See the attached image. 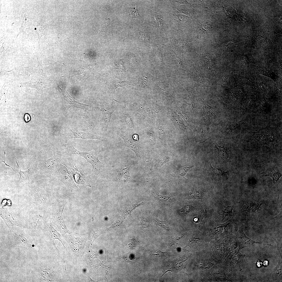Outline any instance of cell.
<instances>
[{
  "instance_id": "1f68e13d",
  "label": "cell",
  "mask_w": 282,
  "mask_h": 282,
  "mask_svg": "<svg viewBox=\"0 0 282 282\" xmlns=\"http://www.w3.org/2000/svg\"><path fill=\"white\" fill-rule=\"evenodd\" d=\"M148 135L149 139L154 144L155 142L154 134L152 131H150L148 132Z\"/></svg>"
},
{
  "instance_id": "ba28073f",
  "label": "cell",
  "mask_w": 282,
  "mask_h": 282,
  "mask_svg": "<svg viewBox=\"0 0 282 282\" xmlns=\"http://www.w3.org/2000/svg\"><path fill=\"white\" fill-rule=\"evenodd\" d=\"M56 82L58 91L67 103L71 106L74 107L81 108L84 110L87 109L88 106L87 105L80 103L75 101L69 95L65 89H62L59 87L57 80Z\"/></svg>"
},
{
  "instance_id": "603a6c76",
  "label": "cell",
  "mask_w": 282,
  "mask_h": 282,
  "mask_svg": "<svg viewBox=\"0 0 282 282\" xmlns=\"http://www.w3.org/2000/svg\"><path fill=\"white\" fill-rule=\"evenodd\" d=\"M193 167V166H185L179 168L177 170V174L178 176L183 177L184 178L186 173Z\"/></svg>"
},
{
  "instance_id": "ac0fdd59",
  "label": "cell",
  "mask_w": 282,
  "mask_h": 282,
  "mask_svg": "<svg viewBox=\"0 0 282 282\" xmlns=\"http://www.w3.org/2000/svg\"><path fill=\"white\" fill-rule=\"evenodd\" d=\"M41 217V215L39 214H34L30 216L29 222L33 233H35L37 224Z\"/></svg>"
},
{
  "instance_id": "8992f818",
  "label": "cell",
  "mask_w": 282,
  "mask_h": 282,
  "mask_svg": "<svg viewBox=\"0 0 282 282\" xmlns=\"http://www.w3.org/2000/svg\"><path fill=\"white\" fill-rule=\"evenodd\" d=\"M57 169V175L60 180L67 185L72 187L75 186L70 174L65 165L61 164H58Z\"/></svg>"
},
{
  "instance_id": "f35d334b",
  "label": "cell",
  "mask_w": 282,
  "mask_h": 282,
  "mask_svg": "<svg viewBox=\"0 0 282 282\" xmlns=\"http://www.w3.org/2000/svg\"><path fill=\"white\" fill-rule=\"evenodd\" d=\"M83 271H84V272H85V271H86V270H85V269H84V270H83Z\"/></svg>"
},
{
  "instance_id": "8d00e7d4",
  "label": "cell",
  "mask_w": 282,
  "mask_h": 282,
  "mask_svg": "<svg viewBox=\"0 0 282 282\" xmlns=\"http://www.w3.org/2000/svg\"><path fill=\"white\" fill-rule=\"evenodd\" d=\"M24 119L25 121L28 122L30 120L31 117L29 114H26L25 115Z\"/></svg>"
},
{
  "instance_id": "9c48e42d",
  "label": "cell",
  "mask_w": 282,
  "mask_h": 282,
  "mask_svg": "<svg viewBox=\"0 0 282 282\" xmlns=\"http://www.w3.org/2000/svg\"><path fill=\"white\" fill-rule=\"evenodd\" d=\"M238 239L239 245L238 251L245 248L251 246L254 244L262 243L255 242L246 236L243 227H241L238 231Z\"/></svg>"
},
{
  "instance_id": "4dcf8cb0",
  "label": "cell",
  "mask_w": 282,
  "mask_h": 282,
  "mask_svg": "<svg viewBox=\"0 0 282 282\" xmlns=\"http://www.w3.org/2000/svg\"><path fill=\"white\" fill-rule=\"evenodd\" d=\"M233 208L231 206L227 207L223 212L224 216H226L228 215H230L232 214Z\"/></svg>"
},
{
  "instance_id": "9a60e30c",
  "label": "cell",
  "mask_w": 282,
  "mask_h": 282,
  "mask_svg": "<svg viewBox=\"0 0 282 282\" xmlns=\"http://www.w3.org/2000/svg\"><path fill=\"white\" fill-rule=\"evenodd\" d=\"M209 173L214 179L220 180L224 179L227 177V173L222 170L213 167L211 165L209 167Z\"/></svg>"
},
{
  "instance_id": "e575fe53",
  "label": "cell",
  "mask_w": 282,
  "mask_h": 282,
  "mask_svg": "<svg viewBox=\"0 0 282 282\" xmlns=\"http://www.w3.org/2000/svg\"><path fill=\"white\" fill-rule=\"evenodd\" d=\"M3 150H4V161H3L2 160V162H3V163H4L5 164V166H6V168H7V167H10V168H12V170H13V171H14V172H16V173H17V172H16V171H15V170H14V169H13V168H12V167H11V166H10L8 164H7V163H6V162H5V155H6V152H5V151H4V149H3Z\"/></svg>"
},
{
  "instance_id": "484cf974",
  "label": "cell",
  "mask_w": 282,
  "mask_h": 282,
  "mask_svg": "<svg viewBox=\"0 0 282 282\" xmlns=\"http://www.w3.org/2000/svg\"><path fill=\"white\" fill-rule=\"evenodd\" d=\"M123 115L127 126L131 128H134L133 123L129 115L125 112L123 113Z\"/></svg>"
},
{
  "instance_id": "5b68a950",
  "label": "cell",
  "mask_w": 282,
  "mask_h": 282,
  "mask_svg": "<svg viewBox=\"0 0 282 282\" xmlns=\"http://www.w3.org/2000/svg\"><path fill=\"white\" fill-rule=\"evenodd\" d=\"M117 134L123 140L124 145L132 150L138 160H140L141 158V152L137 143L123 131H118Z\"/></svg>"
},
{
  "instance_id": "e0dca14e",
  "label": "cell",
  "mask_w": 282,
  "mask_h": 282,
  "mask_svg": "<svg viewBox=\"0 0 282 282\" xmlns=\"http://www.w3.org/2000/svg\"><path fill=\"white\" fill-rule=\"evenodd\" d=\"M34 164L32 163L31 167L28 170L25 171H22L19 167L20 169V171L19 172H17L20 175L19 179V181L21 180H26L28 179L31 176L34 172Z\"/></svg>"
},
{
  "instance_id": "836d02e7",
  "label": "cell",
  "mask_w": 282,
  "mask_h": 282,
  "mask_svg": "<svg viewBox=\"0 0 282 282\" xmlns=\"http://www.w3.org/2000/svg\"><path fill=\"white\" fill-rule=\"evenodd\" d=\"M13 72L14 70H13L10 71H8L4 69H1V75H4L11 74L13 73Z\"/></svg>"
},
{
  "instance_id": "ffe728a7",
  "label": "cell",
  "mask_w": 282,
  "mask_h": 282,
  "mask_svg": "<svg viewBox=\"0 0 282 282\" xmlns=\"http://www.w3.org/2000/svg\"><path fill=\"white\" fill-rule=\"evenodd\" d=\"M270 172H263L261 174L262 176H269L271 177L275 182H277L281 176V174L274 170Z\"/></svg>"
},
{
  "instance_id": "4316f807",
  "label": "cell",
  "mask_w": 282,
  "mask_h": 282,
  "mask_svg": "<svg viewBox=\"0 0 282 282\" xmlns=\"http://www.w3.org/2000/svg\"><path fill=\"white\" fill-rule=\"evenodd\" d=\"M156 195L160 201L164 203H169L171 202L173 198V197L172 195L167 196H164L158 195L157 194Z\"/></svg>"
},
{
  "instance_id": "30bf717a",
  "label": "cell",
  "mask_w": 282,
  "mask_h": 282,
  "mask_svg": "<svg viewBox=\"0 0 282 282\" xmlns=\"http://www.w3.org/2000/svg\"><path fill=\"white\" fill-rule=\"evenodd\" d=\"M101 110L102 113L101 121L102 127L104 131L106 132L110 123L111 116L114 110L111 107L105 104L103 105Z\"/></svg>"
},
{
  "instance_id": "44dd1931",
  "label": "cell",
  "mask_w": 282,
  "mask_h": 282,
  "mask_svg": "<svg viewBox=\"0 0 282 282\" xmlns=\"http://www.w3.org/2000/svg\"><path fill=\"white\" fill-rule=\"evenodd\" d=\"M215 149L221 157L225 160L228 159V154L226 149L218 145H215Z\"/></svg>"
},
{
  "instance_id": "4fadbf2b",
  "label": "cell",
  "mask_w": 282,
  "mask_h": 282,
  "mask_svg": "<svg viewBox=\"0 0 282 282\" xmlns=\"http://www.w3.org/2000/svg\"><path fill=\"white\" fill-rule=\"evenodd\" d=\"M44 231L54 245H55L54 241L55 239H57L61 241L59 234L51 225L46 224Z\"/></svg>"
},
{
  "instance_id": "83f0119b",
  "label": "cell",
  "mask_w": 282,
  "mask_h": 282,
  "mask_svg": "<svg viewBox=\"0 0 282 282\" xmlns=\"http://www.w3.org/2000/svg\"><path fill=\"white\" fill-rule=\"evenodd\" d=\"M158 132L160 137L164 141L166 140V135L163 128L161 126H159L157 128Z\"/></svg>"
},
{
  "instance_id": "2e32d148",
  "label": "cell",
  "mask_w": 282,
  "mask_h": 282,
  "mask_svg": "<svg viewBox=\"0 0 282 282\" xmlns=\"http://www.w3.org/2000/svg\"><path fill=\"white\" fill-rule=\"evenodd\" d=\"M45 191L37 187L35 189L34 196V202L36 204L41 205L45 200Z\"/></svg>"
},
{
  "instance_id": "277c9868",
  "label": "cell",
  "mask_w": 282,
  "mask_h": 282,
  "mask_svg": "<svg viewBox=\"0 0 282 282\" xmlns=\"http://www.w3.org/2000/svg\"><path fill=\"white\" fill-rule=\"evenodd\" d=\"M35 272L37 280L36 281H51L55 276L54 271L49 266L41 262L36 266Z\"/></svg>"
},
{
  "instance_id": "d4e9b609",
  "label": "cell",
  "mask_w": 282,
  "mask_h": 282,
  "mask_svg": "<svg viewBox=\"0 0 282 282\" xmlns=\"http://www.w3.org/2000/svg\"><path fill=\"white\" fill-rule=\"evenodd\" d=\"M170 159L169 156L164 155L161 157L158 160L157 163V166L160 167L164 164L168 162Z\"/></svg>"
},
{
  "instance_id": "d6986e66",
  "label": "cell",
  "mask_w": 282,
  "mask_h": 282,
  "mask_svg": "<svg viewBox=\"0 0 282 282\" xmlns=\"http://www.w3.org/2000/svg\"><path fill=\"white\" fill-rule=\"evenodd\" d=\"M130 168L127 167L122 168L118 173L119 178L122 181H127L132 178L130 175Z\"/></svg>"
},
{
  "instance_id": "f546056e",
  "label": "cell",
  "mask_w": 282,
  "mask_h": 282,
  "mask_svg": "<svg viewBox=\"0 0 282 282\" xmlns=\"http://www.w3.org/2000/svg\"><path fill=\"white\" fill-rule=\"evenodd\" d=\"M189 195L190 197L194 198H197H197H201L202 197L201 194L197 191V192H192L190 193Z\"/></svg>"
},
{
  "instance_id": "d6a6232c",
  "label": "cell",
  "mask_w": 282,
  "mask_h": 282,
  "mask_svg": "<svg viewBox=\"0 0 282 282\" xmlns=\"http://www.w3.org/2000/svg\"><path fill=\"white\" fill-rule=\"evenodd\" d=\"M132 9V12L130 13V15L131 16H132L133 14H134V17H138L140 16V15L139 14L137 9H136V7H133L131 8Z\"/></svg>"
},
{
  "instance_id": "74e56055",
  "label": "cell",
  "mask_w": 282,
  "mask_h": 282,
  "mask_svg": "<svg viewBox=\"0 0 282 282\" xmlns=\"http://www.w3.org/2000/svg\"><path fill=\"white\" fill-rule=\"evenodd\" d=\"M134 140L137 141L138 140V136L136 134H133L132 136Z\"/></svg>"
},
{
  "instance_id": "6da1fadb",
  "label": "cell",
  "mask_w": 282,
  "mask_h": 282,
  "mask_svg": "<svg viewBox=\"0 0 282 282\" xmlns=\"http://www.w3.org/2000/svg\"><path fill=\"white\" fill-rule=\"evenodd\" d=\"M69 148L73 154L78 155L85 159L92 166L93 170L96 173L99 172L102 167L104 166V164L99 160L98 153L96 150H93L88 152L81 151L76 149L72 146H70Z\"/></svg>"
},
{
  "instance_id": "3957f363",
  "label": "cell",
  "mask_w": 282,
  "mask_h": 282,
  "mask_svg": "<svg viewBox=\"0 0 282 282\" xmlns=\"http://www.w3.org/2000/svg\"><path fill=\"white\" fill-rule=\"evenodd\" d=\"M9 230L10 234L8 243L9 247L32 248L33 245L29 242L24 235L14 231L11 228Z\"/></svg>"
},
{
  "instance_id": "f1b7e54d",
  "label": "cell",
  "mask_w": 282,
  "mask_h": 282,
  "mask_svg": "<svg viewBox=\"0 0 282 282\" xmlns=\"http://www.w3.org/2000/svg\"><path fill=\"white\" fill-rule=\"evenodd\" d=\"M146 154V160L145 166V167L149 168L150 167L152 160V158L150 155L149 154V152H148Z\"/></svg>"
},
{
  "instance_id": "52a82bcc",
  "label": "cell",
  "mask_w": 282,
  "mask_h": 282,
  "mask_svg": "<svg viewBox=\"0 0 282 282\" xmlns=\"http://www.w3.org/2000/svg\"><path fill=\"white\" fill-rule=\"evenodd\" d=\"M68 137L70 138H77L83 139H88L98 140L105 141V140L103 137L90 132L81 131H73L71 130L68 132Z\"/></svg>"
},
{
  "instance_id": "cb8c5ba5",
  "label": "cell",
  "mask_w": 282,
  "mask_h": 282,
  "mask_svg": "<svg viewBox=\"0 0 282 282\" xmlns=\"http://www.w3.org/2000/svg\"><path fill=\"white\" fill-rule=\"evenodd\" d=\"M90 70L89 68L85 67L84 68L81 69V70L78 71V74L80 76L81 79L85 80L87 78L88 76L87 74H89Z\"/></svg>"
},
{
  "instance_id": "5bb4252c",
  "label": "cell",
  "mask_w": 282,
  "mask_h": 282,
  "mask_svg": "<svg viewBox=\"0 0 282 282\" xmlns=\"http://www.w3.org/2000/svg\"><path fill=\"white\" fill-rule=\"evenodd\" d=\"M59 159L55 155L53 156L50 158L44 161L45 167L47 170L52 172L57 168Z\"/></svg>"
},
{
  "instance_id": "7402d4cb",
  "label": "cell",
  "mask_w": 282,
  "mask_h": 282,
  "mask_svg": "<svg viewBox=\"0 0 282 282\" xmlns=\"http://www.w3.org/2000/svg\"><path fill=\"white\" fill-rule=\"evenodd\" d=\"M281 261L279 260L278 264L274 269L273 273L274 276L276 278H281L282 275Z\"/></svg>"
},
{
  "instance_id": "8fae6325",
  "label": "cell",
  "mask_w": 282,
  "mask_h": 282,
  "mask_svg": "<svg viewBox=\"0 0 282 282\" xmlns=\"http://www.w3.org/2000/svg\"><path fill=\"white\" fill-rule=\"evenodd\" d=\"M0 213L1 216L9 229L11 228V227L14 226H16L20 227L22 226L19 219L13 214L5 212H1Z\"/></svg>"
},
{
  "instance_id": "d590c367",
  "label": "cell",
  "mask_w": 282,
  "mask_h": 282,
  "mask_svg": "<svg viewBox=\"0 0 282 282\" xmlns=\"http://www.w3.org/2000/svg\"><path fill=\"white\" fill-rule=\"evenodd\" d=\"M109 22L110 20H109V19L107 20L104 23L103 26L102 27V30H103L104 31V30L106 29L109 25Z\"/></svg>"
},
{
  "instance_id": "7c38bea8",
  "label": "cell",
  "mask_w": 282,
  "mask_h": 282,
  "mask_svg": "<svg viewBox=\"0 0 282 282\" xmlns=\"http://www.w3.org/2000/svg\"><path fill=\"white\" fill-rule=\"evenodd\" d=\"M20 84L22 86L35 88L39 91L44 87L45 83L43 79L39 77H36L32 78L30 81L21 83Z\"/></svg>"
},
{
  "instance_id": "7a4b0ae2",
  "label": "cell",
  "mask_w": 282,
  "mask_h": 282,
  "mask_svg": "<svg viewBox=\"0 0 282 282\" xmlns=\"http://www.w3.org/2000/svg\"><path fill=\"white\" fill-rule=\"evenodd\" d=\"M65 164L76 183L90 186L81 168L70 158L65 159Z\"/></svg>"
}]
</instances>
